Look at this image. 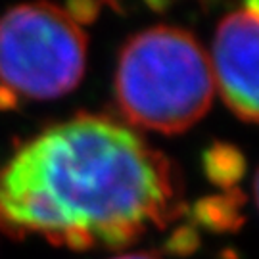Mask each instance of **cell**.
Returning <instances> with one entry per match:
<instances>
[{"instance_id":"1","label":"cell","mask_w":259,"mask_h":259,"mask_svg":"<svg viewBox=\"0 0 259 259\" xmlns=\"http://www.w3.org/2000/svg\"><path fill=\"white\" fill-rule=\"evenodd\" d=\"M185 211L173 161L106 115L45 129L0 169V227L58 246L121 248Z\"/></svg>"},{"instance_id":"2","label":"cell","mask_w":259,"mask_h":259,"mask_svg":"<svg viewBox=\"0 0 259 259\" xmlns=\"http://www.w3.org/2000/svg\"><path fill=\"white\" fill-rule=\"evenodd\" d=\"M213 94L209 58L186 29L156 25L131 37L121 50L115 96L131 125L183 133L207 113Z\"/></svg>"},{"instance_id":"3","label":"cell","mask_w":259,"mask_h":259,"mask_svg":"<svg viewBox=\"0 0 259 259\" xmlns=\"http://www.w3.org/2000/svg\"><path fill=\"white\" fill-rule=\"evenodd\" d=\"M87 37L64 8L21 4L0 18V83L29 98H56L81 83Z\"/></svg>"},{"instance_id":"4","label":"cell","mask_w":259,"mask_h":259,"mask_svg":"<svg viewBox=\"0 0 259 259\" xmlns=\"http://www.w3.org/2000/svg\"><path fill=\"white\" fill-rule=\"evenodd\" d=\"M257 4L232 12L217 25L209 60L215 91L246 123L257 121Z\"/></svg>"},{"instance_id":"5","label":"cell","mask_w":259,"mask_h":259,"mask_svg":"<svg viewBox=\"0 0 259 259\" xmlns=\"http://www.w3.org/2000/svg\"><path fill=\"white\" fill-rule=\"evenodd\" d=\"M244 196L238 190L231 194L207 196L194 205V219L209 231H234L242 225V215L238 205Z\"/></svg>"},{"instance_id":"6","label":"cell","mask_w":259,"mask_h":259,"mask_svg":"<svg viewBox=\"0 0 259 259\" xmlns=\"http://www.w3.org/2000/svg\"><path fill=\"white\" fill-rule=\"evenodd\" d=\"M204 169L213 185L232 188L244 177L246 159L236 146L217 142L204 154Z\"/></svg>"},{"instance_id":"7","label":"cell","mask_w":259,"mask_h":259,"mask_svg":"<svg viewBox=\"0 0 259 259\" xmlns=\"http://www.w3.org/2000/svg\"><path fill=\"white\" fill-rule=\"evenodd\" d=\"M64 10L77 25H81V23H91L98 16L100 4H96V2H71Z\"/></svg>"},{"instance_id":"8","label":"cell","mask_w":259,"mask_h":259,"mask_svg":"<svg viewBox=\"0 0 259 259\" xmlns=\"http://www.w3.org/2000/svg\"><path fill=\"white\" fill-rule=\"evenodd\" d=\"M196 246H198V236L192 229H181L179 232L173 234V238L169 242V250L179 253V255L192 251Z\"/></svg>"},{"instance_id":"9","label":"cell","mask_w":259,"mask_h":259,"mask_svg":"<svg viewBox=\"0 0 259 259\" xmlns=\"http://www.w3.org/2000/svg\"><path fill=\"white\" fill-rule=\"evenodd\" d=\"M113 259H157V257L152 255V253H127V255H119V257H113Z\"/></svg>"}]
</instances>
